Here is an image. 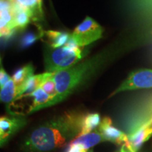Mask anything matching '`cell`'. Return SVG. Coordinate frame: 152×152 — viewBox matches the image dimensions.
Returning a JSON list of instances; mask_svg holds the SVG:
<instances>
[{
	"label": "cell",
	"instance_id": "1",
	"mask_svg": "<svg viewBox=\"0 0 152 152\" xmlns=\"http://www.w3.org/2000/svg\"><path fill=\"white\" fill-rule=\"evenodd\" d=\"M85 115L65 112L35 129L25 140V152H47L61 147L79 135Z\"/></svg>",
	"mask_w": 152,
	"mask_h": 152
},
{
	"label": "cell",
	"instance_id": "11",
	"mask_svg": "<svg viewBox=\"0 0 152 152\" xmlns=\"http://www.w3.org/2000/svg\"><path fill=\"white\" fill-rule=\"evenodd\" d=\"M29 13L32 20L40 21L43 17L42 0H14Z\"/></svg>",
	"mask_w": 152,
	"mask_h": 152
},
{
	"label": "cell",
	"instance_id": "8",
	"mask_svg": "<svg viewBox=\"0 0 152 152\" xmlns=\"http://www.w3.org/2000/svg\"><path fill=\"white\" fill-rule=\"evenodd\" d=\"M151 136L152 124H144L133 134L128 135L129 142L125 147L130 152H137Z\"/></svg>",
	"mask_w": 152,
	"mask_h": 152
},
{
	"label": "cell",
	"instance_id": "10",
	"mask_svg": "<svg viewBox=\"0 0 152 152\" xmlns=\"http://www.w3.org/2000/svg\"><path fill=\"white\" fill-rule=\"evenodd\" d=\"M56 73H48V72H45L44 73L33 75L21 86L20 96L23 94H31V93L35 92V90H37V89L40 88L41 85L47 79L54 76Z\"/></svg>",
	"mask_w": 152,
	"mask_h": 152
},
{
	"label": "cell",
	"instance_id": "9",
	"mask_svg": "<svg viewBox=\"0 0 152 152\" xmlns=\"http://www.w3.org/2000/svg\"><path fill=\"white\" fill-rule=\"evenodd\" d=\"M105 142V140L102 135L101 132L97 130H95L88 134L79 135L71 142L70 146L77 145L82 149L88 150L90 148L94 147L100 142Z\"/></svg>",
	"mask_w": 152,
	"mask_h": 152
},
{
	"label": "cell",
	"instance_id": "12",
	"mask_svg": "<svg viewBox=\"0 0 152 152\" xmlns=\"http://www.w3.org/2000/svg\"><path fill=\"white\" fill-rule=\"evenodd\" d=\"M43 37L46 38V42L48 44L49 47L57 49L60 48L68 42L71 37V34H68L66 32L48 30V31H44Z\"/></svg>",
	"mask_w": 152,
	"mask_h": 152
},
{
	"label": "cell",
	"instance_id": "2",
	"mask_svg": "<svg viewBox=\"0 0 152 152\" xmlns=\"http://www.w3.org/2000/svg\"><path fill=\"white\" fill-rule=\"evenodd\" d=\"M95 64L96 60L92 58L55 74L54 79L56 83L57 96L52 101L50 106L59 103L69 96L92 71Z\"/></svg>",
	"mask_w": 152,
	"mask_h": 152
},
{
	"label": "cell",
	"instance_id": "16",
	"mask_svg": "<svg viewBox=\"0 0 152 152\" xmlns=\"http://www.w3.org/2000/svg\"><path fill=\"white\" fill-rule=\"evenodd\" d=\"M1 29H16L14 23V15L12 9H1Z\"/></svg>",
	"mask_w": 152,
	"mask_h": 152
},
{
	"label": "cell",
	"instance_id": "6",
	"mask_svg": "<svg viewBox=\"0 0 152 152\" xmlns=\"http://www.w3.org/2000/svg\"><path fill=\"white\" fill-rule=\"evenodd\" d=\"M27 123L26 118L23 115L2 116L0 118V143L1 146L12 137L16 132L20 130Z\"/></svg>",
	"mask_w": 152,
	"mask_h": 152
},
{
	"label": "cell",
	"instance_id": "5",
	"mask_svg": "<svg viewBox=\"0 0 152 152\" xmlns=\"http://www.w3.org/2000/svg\"><path fill=\"white\" fill-rule=\"evenodd\" d=\"M152 88V70L142 68L132 71L109 96L125 91Z\"/></svg>",
	"mask_w": 152,
	"mask_h": 152
},
{
	"label": "cell",
	"instance_id": "3",
	"mask_svg": "<svg viewBox=\"0 0 152 152\" xmlns=\"http://www.w3.org/2000/svg\"><path fill=\"white\" fill-rule=\"evenodd\" d=\"M87 51L82 47L71 49L66 46L57 49L48 47L44 51L45 71L48 73H58L75 66L86 56Z\"/></svg>",
	"mask_w": 152,
	"mask_h": 152
},
{
	"label": "cell",
	"instance_id": "17",
	"mask_svg": "<svg viewBox=\"0 0 152 152\" xmlns=\"http://www.w3.org/2000/svg\"><path fill=\"white\" fill-rule=\"evenodd\" d=\"M54 77V76H53L50 78L47 79L40 87V88L42 89L47 94H49L52 98V100L57 96L56 83H55Z\"/></svg>",
	"mask_w": 152,
	"mask_h": 152
},
{
	"label": "cell",
	"instance_id": "20",
	"mask_svg": "<svg viewBox=\"0 0 152 152\" xmlns=\"http://www.w3.org/2000/svg\"><path fill=\"white\" fill-rule=\"evenodd\" d=\"M68 152H87V151L77 145H72L70 146V149Z\"/></svg>",
	"mask_w": 152,
	"mask_h": 152
},
{
	"label": "cell",
	"instance_id": "13",
	"mask_svg": "<svg viewBox=\"0 0 152 152\" xmlns=\"http://www.w3.org/2000/svg\"><path fill=\"white\" fill-rule=\"evenodd\" d=\"M22 86V85H21ZM21 86L16 85L12 77L1 88L0 97L2 102L7 104H11L17 97L20 96Z\"/></svg>",
	"mask_w": 152,
	"mask_h": 152
},
{
	"label": "cell",
	"instance_id": "21",
	"mask_svg": "<svg viewBox=\"0 0 152 152\" xmlns=\"http://www.w3.org/2000/svg\"><path fill=\"white\" fill-rule=\"evenodd\" d=\"M144 124H147V125H151V124H152V115H151V118H150L148 120L147 122H146L145 123H144Z\"/></svg>",
	"mask_w": 152,
	"mask_h": 152
},
{
	"label": "cell",
	"instance_id": "7",
	"mask_svg": "<svg viewBox=\"0 0 152 152\" xmlns=\"http://www.w3.org/2000/svg\"><path fill=\"white\" fill-rule=\"evenodd\" d=\"M98 130L101 132L105 141L122 144V146H126L128 144L129 137L128 134L113 127L111 120L109 118H104L99 125Z\"/></svg>",
	"mask_w": 152,
	"mask_h": 152
},
{
	"label": "cell",
	"instance_id": "14",
	"mask_svg": "<svg viewBox=\"0 0 152 152\" xmlns=\"http://www.w3.org/2000/svg\"><path fill=\"white\" fill-rule=\"evenodd\" d=\"M101 121L99 114L97 113L87 114L83 118L82 130L79 135H83V134L92 132V131L94 130L98 125H99Z\"/></svg>",
	"mask_w": 152,
	"mask_h": 152
},
{
	"label": "cell",
	"instance_id": "15",
	"mask_svg": "<svg viewBox=\"0 0 152 152\" xmlns=\"http://www.w3.org/2000/svg\"><path fill=\"white\" fill-rule=\"evenodd\" d=\"M33 73V66L31 64H28L17 70L13 75L12 79L16 83V85H18V86H21L28 79L34 75Z\"/></svg>",
	"mask_w": 152,
	"mask_h": 152
},
{
	"label": "cell",
	"instance_id": "19",
	"mask_svg": "<svg viewBox=\"0 0 152 152\" xmlns=\"http://www.w3.org/2000/svg\"><path fill=\"white\" fill-rule=\"evenodd\" d=\"M11 78V77L5 71L4 68H3L2 64H1V71H0V86H1V88L4 86L6 83Z\"/></svg>",
	"mask_w": 152,
	"mask_h": 152
},
{
	"label": "cell",
	"instance_id": "18",
	"mask_svg": "<svg viewBox=\"0 0 152 152\" xmlns=\"http://www.w3.org/2000/svg\"><path fill=\"white\" fill-rule=\"evenodd\" d=\"M44 31L40 30L38 34H35L33 33H28L25 35L22 38L21 42H20V45L23 48H26V47H30V45L37 40L39 38L43 37Z\"/></svg>",
	"mask_w": 152,
	"mask_h": 152
},
{
	"label": "cell",
	"instance_id": "4",
	"mask_svg": "<svg viewBox=\"0 0 152 152\" xmlns=\"http://www.w3.org/2000/svg\"><path fill=\"white\" fill-rule=\"evenodd\" d=\"M103 32V28L99 24L92 18L87 16L85 20L75 28L71 34L70 39L77 46L83 48L102 38Z\"/></svg>",
	"mask_w": 152,
	"mask_h": 152
}]
</instances>
